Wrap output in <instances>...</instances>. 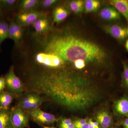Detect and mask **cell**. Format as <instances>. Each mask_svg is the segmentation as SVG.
<instances>
[{"label": "cell", "instance_id": "6da1fadb", "mask_svg": "<svg viewBox=\"0 0 128 128\" xmlns=\"http://www.w3.org/2000/svg\"><path fill=\"white\" fill-rule=\"evenodd\" d=\"M32 92L72 112H83L100 101L97 88L84 76L68 69L48 68L29 80Z\"/></svg>", "mask_w": 128, "mask_h": 128}, {"label": "cell", "instance_id": "7a4b0ae2", "mask_svg": "<svg viewBox=\"0 0 128 128\" xmlns=\"http://www.w3.org/2000/svg\"><path fill=\"white\" fill-rule=\"evenodd\" d=\"M39 41L42 52L55 54L65 62L82 60L86 62H100L105 58L104 50L96 44L68 32L43 34Z\"/></svg>", "mask_w": 128, "mask_h": 128}, {"label": "cell", "instance_id": "3957f363", "mask_svg": "<svg viewBox=\"0 0 128 128\" xmlns=\"http://www.w3.org/2000/svg\"><path fill=\"white\" fill-rule=\"evenodd\" d=\"M4 78L6 87L8 92L14 96H19L22 93L24 90L23 85L20 80L15 74L14 66H11Z\"/></svg>", "mask_w": 128, "mask_h": 128}, {"label": "cell", "instance_id": "277c9868", "mask_svg": "<svg viewBox=\"0 0 128 128\" xmlns=\"http://www.w3.org/2000/svg\"><path fill=\"white\" fill-rule=\"evenodd\" d=\"M35 60L38 64L50 69L61 68L65 63L57 56L44 52L37 54Z\"/></svg>", "mask_w": 128, "mask_h": 128}, {"label": "cell", "instance_id": "5b68a950", "mask_svg": "<svg viewBox=\"0 0 128 128\" xmlns=\"http://www.w3.org/2000/svg\"><path fill=\"white\" fill-rule=\"evenodd\" d=\"M44 98L34 92H28L20 101L19 106L24 110H34L39 107L44 101Z\"/></svg>", "mask_w": 128, "mask_h": 128}, {"label": "cell", "instance_id": "8992f818", "mask_svg": "<svg viewBox=\"0 0 128 128\" xmlns=\"http://www.w3.org/2000/svg\"><path fill=\"white\" fill-rule=\"evenodd\" d=\"M10 115L12 128H23L27 125L28 117L19 105L12 109Z\"/></svg>", "mask_w": 128, "mask_h": 128}, {"label": "cell", "instance_id": "52a82bcc", "mask_svg": "<svg viewBox=\"0 0 128 128\" xmlns=\"http://www.w3.org/2000/svg\"><path fill=\"white\" fill-rule=\"evenodd\" d=\"M45 16L44 13L34 10L25 11L18 14L16 17V22L22 26L32 25L37 19Z\"/></svg>", "mask_w": 128, "mask_h": 128}, {"label": "cell", "instance_id": "ba28073f", "mask_svg": "<svg viewBox=\"0 0 128 128\" xmlns=\"http://www.w3.org/2000/svg\"><path fill=\"white\" fill-rule=\"evenodd\" d=\"M28 114L34 121L39 123L48 124L57 121L54 115L44 112L39 108L28 111Z\"/></svg>", "mask_w": 128, "mask_h": 128}, {"label": "cell", "instance_id": "9c48e42d", "mask_svg": "<svg viewBox=\"0 0 128 128\" xmlns=\"http://www.w3.org/2000/svg\"><path fill=\"white\" fill-rule=\"evenodd\" d=\"M105 30L115 39L120 41H124L128 37L127 28L122 25L116 23L106 26Z\"/></svg>", "mask_w": 128, "mask_h": 128}, {"label": "cell", "instance_id": "30bf717a", "mask_svg": "<svg viewBox=\"0 0 128 128\" xmlns=\"http://www.w3.org/2000/svg\"><path fill=\"white\" fill-rule=\"evenodd\" d=\"M23 34L22 26L13 20L10 21L9 23V38L14 41L16 45H18L22 41Z\"/></svg>", "mask_w": 128, "mask_h": 128}, {"label": "cell", "instance_id": "8fae6325", "mask_svg": "<svg viewBox=\"0 0 128 128\" xmlns=\"http://www.w3.org/2000/svg\"><path fill=\"white\" fill-rule=\"evenodd\" d=\"M96 118L100 128H110L112 126V116L108 110L105 108H102L97 112Z\"/></svg>", "mask_w": 128, "mask_h": 128}, {"label": "cell", "instance_id": "7c38bea8", "mask_svg": "<svg viewBox=\"0 0 128 128\" xmlns=\"http://www.w3.org/2000/svg\"><path fill=\"white\" fill-rule=\"evenodd\" d=\"M113 108L117 115L128 118V95H124L114 101Z\"/></svg>", "mask_w": 128, "mask_h": 128}, {"label": "cell", "instance_id": "4fadbf2b", "mask_svg": "<svg viewBox=\"0 0 128 128\" xmlns=\"http://www.w3.org/2000/svg\"><path fill=\"white\" fill-rule=\"evenodd\" d=\"M36 34H44L50 32V27L48 18L45 16L37 19L32 25Z\"/></svg>", "mask_w": 128, "mask_h": 128}, {"label": "cell", "instance_id": "5bb4252c", "mask_svg": "<svg viewBox=\"0 0 128 128\" xmlns=\"http://www.w3.org/2000/svg\"><path fill=\"white\" fill-rule=\"evenodd\" d=\"M101 18L108 21L117 20L121 17L120 14L114 8L107 6L101 10L100 13Z\"/></svg>", "mask_w": 128, "mask_h": 128}, {"label": "cell", "instance_id": "9a60e30c", "mask_svg": "<svg viewBox=\"0 0 128 128\" xmlns=\"http://www.w3.org/2000/svg\"><path fill=\"white\" fill-rule=\"evenodd\" d=\"M110 4L124 17L128 22V0H112Z\"/></svg>", "mask_w": 128, "mask_h": 128}, {"label": "cell", "instance_id": "2e32d148", "mask_svg": "<svg viewBox=\"0 0 128 128\" xmlns=\"http://www.w3.org/2000/svg\"><path fill=\"white\" fill-rule=\"evenodd\" d=\"M70 14L68 9L62 6H57L53 12L54 22L59 23L66 19Z\"/></svg>", "mask_w": 128, "mask_h": 128}, {"label": "cell", "instance_id": "e0dca14e", "mask_svg": "<svg viewBox=\"0 0 128 128\" xmlns=\"http://www.w3.org/2000/svg\"><path fill=\"white\" fill-rule=\"evenodd\" d=\"M14 96L11 92L4 91L0 94V110H8L13 100Z\"/></svg>", "mask_w": 128, "mask_h": 128}, {"label": "cell", "instance_id": "ac0fdd59", "mask_svg": "<svg viewBox=\"0 0 128 128\" xmlns=\"http://www.w3.org/2000/svg\"><path fill=\"white\" fill-rule=\"evenodd\" d=\"M0 128H12L10 112L8 110H0Z\"/></svg>", "mask_w": 128, "mask_h": 128}, {"label": "cell", "instance_id": "d6986e66", "mask_svg": "<svg viewBox=\"0 0 128 128\" xmlns=\"http://www.w3.org/2000/svg\"><path fill=\"white\" fill-rule=\"evenodd\" d=\"M8 38H9V23L5 20H0V45Z\"/></svg>", "mask_w": 128, "mask_h": 128}, {"label": "cell", "instance_id": "ffe728a7", "mask_svg": "<svg viewBox=\"0 0 128 128\" xmlns=\"http://www.w3.org/2000/svg\"><path fill=\"white\" fill-rule=\"evenodd\" d=\"M40 1L38 0H23L20 2V6L21 9L25 11L33 10L40 4Z\"/></svg>", "mask_w": 128, "mask_h": 128}, {"label": "cell", "instance_id": "44dd1931", "mask_svg": "<svg viewBox=\"0 0 128 128\" xmlns=\"http://www.w3.org/2000/svg\"><path fill=\"white\" fill-rule=\"evenodd\" d=\"M70 9L76 14L82 12L84 8V2L81 0H73L70 2L68 4Z\"/></svg>", "mask_w": 128, "mask_h": 128}, {"label": "cell", "instance_id": "7402d4cb", "mask_svg": "<svg viewBox=\"0 0 128 128\" xmlns=\"http://www.w3.org/2000/svg\"><path fill=\"white\" fill-rule=\"evenodd\" d=\"M100 6V3L99 1L86 0L84 2L85 12L89 13L96 11Z\"/></svg>", "mask_w": 128, "mask_h": 128}, {"label": "cell", "instance_id": "603a6c76", "mask_svg": "<svg viewBox=\"0 0 128 128\" xmlns=\"http://www.w3.org/2000/svg\"><path fill=\"white\" fill-rule=\"evenodd\" d=\"M123 71L122 75V84L123 87L128 90V63L122 62Z\"/></svg>", "mask_w": 128, "mask_h": 128}, {"label": "cell", "instance_id": "cb8c5ba5", "mask_svg": "<svg viewBox=\"0 0 128 128\" xmlns=\"http://www.w3.org/2000/svg\"><path fill=\"white\" fill-rule=\"evenodd\" d=\"M16 0H0V6L2 9H11L16 4Z\"/></svg>", "mask_w": 128, "mask_h": 128}, {"label": "cell", "instance_id": "d4e9b609", "mask_svg": "<svg viewBox=\"0 0 128 128\" xmlns=\"http://www.w3.org/2000/svg\"><path fill=\"white\" fill-rule=\"evenodd\" d=\"M57 2V1L56 0H43L40 1L39 5L42 8L48 9Z\"/></svg>", "mask_w": 128, "mask_h": 128}, {"label": "cell", "instance_id": "484cf974", "mask_svg": "<svg viewBox=\"0 0 128 128\" xmlns=\"http://www.w3.org/2000/svg\"><path fill=\"white\" fill-rule=\"evenodd\" d=\"M86 62L82 60H78L73 62L74 66L76 68L82 69L86 66Z\"/></svg>", "mask_w": 128, "mask_h": 128}, {"label": "cell", "instance_id": "4316f807", "mask_svg": "<svg viewBox=\"0 0 128 128\" xmlns=\"http://www.w3.org/2000/svg\"><path fill=\"white\" fill-rule=\"evenodd\" d=\"M88 120L86 119H78L76 120L75 121H73L74 124L76 127V128H78L80 126H82L88 122Z\"/></svg>", "mask_w": 128, "mask_h": 128}, {"label": "cell", "instance_id": "83f0119b", "mask_svg": "<svg viewBox=\"0 0 128 128\" xmlns=\"http://www.w3.org/2000/svg\"><path fill=\"white\" fill-rule=\"evenodd\" d=\"M73 122V121L70 118H62L60 120V125H64L68 127V126Z\"/></svg>", "mask_w": 128, "mask_h": 128}, {"label": "cell", "instance_id": "f1b7e54d", "mask_svg": "<svg viewBox=\"0 0 128 128\" xmlns=\"http://www.w3.org/2000/svg\"><path fill=\"white\" fill-rule=\"evenodd\" d=\"M6 87V82L4 77L1 76L0 77V94L3 91Z\"/></svg>", "mask_w": 128, "mask_h": 128}, {"label": "cell", "instance_id": "f546056e", "mask_svg": "<svg viewBox=\"0 0 128 128\" xmlns=\"http://www.w3.org/2000/svg\"><path fill=\"white\" fill-rule=\"evenodd\" d=\"M120 124L123 128H128V118H125L120 122Z\"/></svg>", "mask_w": 128, "mask_h": 128}, {"label": "cell", "instance_id": "4dcf8cb0", "mask_svg": "<svg viewBox=\"0 0 128 128\" xmlns=\"http://www.w3.org/2000/svg\"><path fill=\"white\" fill-rule=\"evenodd\" d=\"M92 123L95 128H100L99 124L96 121H94L92 120Z\"/></svg>", "mask_w": 128, "mask_h": 128}, {"label": "cell", "instance_id": "1f68e13d", "mask_svg": "<svg viewBox=\"0 0 128 128\" xmlns=\"http://www.w3.org/2000/svg\"><path fill=\"white\" fill-rule=\"evenodd\" d=\"M92 120L91 118L88 120V125H89V128H95L93 125H92Z\"/></svg>", "mask_w": 128, "mask_h": 128}, {"label": "cell", "instance_id": "d6a6232c", "mask_svg": "<svg viewBox=\"0 0 128 128\" xmlns=\"http://www.w3.org/2000/svg\"><path fill=\"white\" fill-rule=\"evenodd\" d=\"M76 128H89V125H88V122L86 124H85L82 126H80Z\"/></svg>", "mask_w": 128, "mask_h": 128}, {"label": "cell", "instance_id": "836d02e7", "mask_svg": "<svg viewBox=\"0 0 128 128\" xmlns=\"http://www.w3.org/2000/svg\"><path fill=\"white\" fill-rule=\"evenodd\" d=\"M125 48L126 50L128 52V39L126 41L125 44Z\"/></svg>", "mask_w": 128, "mask_h": 128}, {"label": "cell", "instance_id": "e575fe53", "mask_svg": "<svg viewBox=\"0 0 128 128\" xmlns=\"http://www.w3.org/2000/svg\"><path fill=\"white\" fill-rule=\"evenodd\" d=\"M2 9L0 6V17L2 16Z\"/></svg>", "mask_w": 128, "mask_h": 128}, {"label": "cell", "instance_id": "d590c367", "mask_svg": "<svg viewBox=\"0 0 128 128\" xmlns=\"http://www.w3.org/2000/svg\"><path fill=\"white\" fill-rule=\"evenodd\" d=\"M60 128H69L66 126H64V125H60Z\"/></svg>", "mask_w": 128, "mask_h": 128}, {"label": "cell", "instance_id": "8d00e7d4", "mask_svg": "<svg viewBox=\"0 0 128 128\" xmlns=\"http://www.w3.org/2000/svg\"><path fill=\"white\" fill-rule=\"evenodd\" d=\"M44 128H54V127H47V126H45V127H44Z\"/></svg>", "mask_w": 128, "mask_h": 128}, {"label": "cell", "instance_id": "74e56055", "mask_svg": "<svg viewBox=\"0 0 128 128\" xmlns=\"http://www.w3.org/2000/svg\"><path fill=\"white\" fill-rule=\"evenodd\" d=\"M127 34H128V28H127Z\"/></svg>", "mask_w": 128, "mask_h": 128}]
</instances>
